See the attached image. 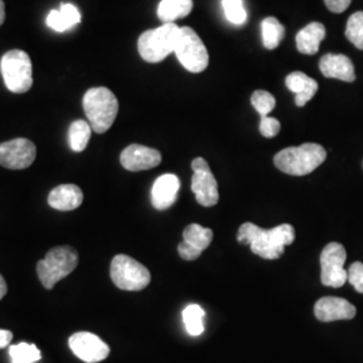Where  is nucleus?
I'll return each mask as SVG.
<instances>
[{"label": "nucleus", "instance_id": "nucleus-1", "mask_svg": "<svg viewBox=\"0 0 363 363\" xmlns=\"http://www.w3.org/2000/svg\"><path fill=\"white\" fill-rule=\"evenodd\" d=\"M237 240L244 245H249L252 252L261 259H277L283 256L286 245L295 241V228L289 223H283L267 230L247 222L241 225Z\"/></svg>", "mask_w": 363, "mask_h": 363}, {"label": "nucleus", "instance_id": "nucleus-2", "mask_svg": "<svg viewBox=\"0 0 363 363\" xmlns=\"http://www.w3.org/2000/svg\"><path fill=\"white\" fill-rule=\"evenodd\" d=\"M325 157L327 152L320 144L306 143L281 150L274 156L273 163L288 175L304 177L318 169Z\"/></svg>", "mask_w": 363, "mask_h": 363}, {"label": "nucleus", "instance_id": "nucleus-3", "mask_svg": "<svg viewBox=\"0 0 363 363\" xmlns=\"http://www.w3.org/2000/svg\"><path fill=\"white\" fill-rule=\"evenodd\" d=\"M84 111L91 130L96 133H104L116 120L118 101L108 88H91L84 96Z\"/></svg>", "mask_w": 363, "mask_h": 363}, {"label": "nucleus", "instance_id": "nucleus-4", "mask_svg": "<svg viewBox=\"0 0 363 363\" xmlns=\"http://www.w3.org/2000/svg\"><path fill=\"white\" fill-rule=\"evenodd\" d=\"M181 27L175 23H163V26L148 30L138 40L139 54L145 62H162L169 54L174 52L179 38Z\"/></svg>", "mask_w": 363, "mask_h": 363}, {"label": "nucleus", "instance_id": "nucleus-5", "mask_svg": "<svg viewBox=\"0 0 363 363\" xmlns=\"http://www.w3.org/2000/svg\"><path fill=\"white\" fill-rule=\"evenodd\" d=\"M77 264V252L73 247H54L37 265V272L42 286L46 289H52L58 281L65 279L66 276L76 269Z\"/></svg>", "mask_w": 363, "mask_h": 363}, {"label": "nucleus", "instance_id": "nucleus-6", "mask_svg": "<svg viewBox=\"0 0 363 363\" xmlns=\"http://www.w3.org/2000/svg\"><path fill=\"white\" fill-rule=\"evenodd\" d=\"M0 72L7 89L13 93H26L33 86V64L23 50L6 52L0 61Z\"/></svg>", "mask_w": 363, "mask_h": 363}, {"label": "nucleus", "instance_id": "nucleus-7", "mask_svg": "<svg viewBox=\"0 0 363 363\" xmlns=\"http://www.w3.org/2000/svg\"><path fill=\"white\" fill-rule=\"evenodd\" d=\"M111 279L123 291H142L151 283V273L127 255H117L111 264Z\"/></svg>", "mask_w": 363, "mask_h": 363}, {"label": "nucleus", "instance_id": "nucleus-8", "mask_svg": "<svg viewBox=\"0 0 363 363\" xmlns=\"http://www.w3.org/2000/svg\"><path fill=\"white\" fill-rule=\"evenodd\" d=\"M174 52L182 66L191 73H201L208 66V49L190 27H181Z\"/></svg>", "mask_w": 363, "mask_h": 363}, {"label": "nucleus", "instance_id": "nucleus-9", "mask_svg": "<svg viewBox=\"0 0 363 363\" xmlns=\"http://www.w3.org/2000/svg\"><path fill=\"white\" fill-rule=\"evenodd\" d=\"M347 253L339 242H330L325 245L320 255V281L325 286L340 288L347 281V271L345 262Z\"/></svg>", "mask_w": 363, "mask_h": 363}, {"label": "nucleus", "instance_id": "nucleus-10", "mask_svg": "<svg viewBox=\"0 0 363 363\" xmlns=\"http://www.w3.org/2000/svg\"><path fill=\"white\" fill-rule=\"evenodd\" d=\"M194 175L191 178V190L199 205L205 208L216 206L220 201L218 183L216 181L208 162L203 157H196L191 163Z\"/></svg>", "mask_w": 363, "mask_h": 363}, {"label": "nucleus", "instance_id": "nucleus-11", "mask_svg": "<svg viewBox=\"0 0 363 363\" xmlns=\"http://www.w3.org/2000/svg\"><path fill=\"white\" fill-rule=\"evenodd\" d=\"M37 156V147L28 139H13L0 144V164L6 169H25Z\"/></svg>", "mask_w": 363, "mask_h": 363}, {"label": "nucleus", "instance_id": "nucleus-12", "mask_svg": "<svg viewBox=\"0 0 363 363\" xmlns=\"http://www.w3.org/2000/svg\"><path fill=\"white\" fill-rule=\"evenodd\" d=\"M69 346L74 355L86 363L101 362L109 355V346L91 333H77L69 339Z\"/></svg>", "mask_w": 363, "mask_h": 363}, {"label": "nucleus", "instance_id": "nucleus-13", "mask_svg": "<svg viewBox=\"0 0 363 363\" xmlns=\"http://www.w3.org/2000/svg\"><path fill=\"white\" fill-rule=\"evenodd\" d=\"M213 241V230L203 228L198 223L189 225L183 232V241L178 247L182 259L186 261H194L198 259L203 250L208 249Z\"/></svg>", "mask_w": 363, "mask_h": 363}, {"label": "nucleus", "instance_id": "nucleus-14", "mask_svg": "<svg viewBox=\"0 0 363 363\" xmlns=\"http://www.w3.org/2000/svg\"><path fill=\"white\" fill-rule=\"evenodd\" d=\"M120 162L124 169L136 172L155 169L162 162V155L154 148L139 144H130L121 152Z\"/></svg>", "mask_w": 363, "mask_h": 363}, {"label": "nucleus", "instance_id": "nucleus-15", "mask_svg": "<svg viewBox=\"0 0 363 363\" xmlns=\"http://www.w3.org/2000/svg\"><path fill=\"white\" fill-rule=\"evenodd\" d=\"M357 315V308L346 298H319L315 304V316L320 322H335V320H350Z\"/></svg>", "mask_w": 363, "mask_h": 363}, {"label": "nucleus", "instance_id": "nucleus-16", "mask_svg": "<svg viewBox=\"0 0 363 363\" xmlns=\"http://www.w3.org/2000/svg\"><path fill=\"white\" fill-rule=\"evenodd\" d=\"M181 189L179 178L174 174H164L156 179L151 190V202L156 210L171 208Z\"/></svg>", "mask_w": 363, "mask_h": 363}, {"label": "nucleus", "instance_id": "nucleus-17", "mask_svg": "<svg viewBox=\"0 0 363 363\" xmlns=\"http://www.w3.org/2000/svg\"><path fill=\"white\" fill-rule=\"evenodd\" d=\"M319 69L327 78H335L346 82L355 81V69L350 58L343 54H325L320 58Z\"/></svg>", "mask_w": 363, "mask_h": 363}, {"label": "nucleus", "instance_id": "nucleus-18", "mask_svg": "<svg viewBox=\"0 0 363 363\" xmlns=\"http://www.w3.org/2000/svg\"><path fill=\"white\" fill-rule=\"evenodd\" d=\"M49 205L60 211H70L79 208L84 194L76 184H61L52 189L49 194Z\"/></svg>", "mask_w": 363, "mask_h": 363}, {"label": "nucleus", "instance_id": "nucleus-19", "mask_svg": "<svg viewBox=\"0 0 363 363\" xmlns=\"http://www.w3.org/2000/svg\"><path fill=\"white\" fill-rule=\"evenodd\" d=\"M286 88L296 94L295 103L304 106L318 91V82L303 72H294L286 78Z\"/></svg>", "mask_w": 363, "mask_h": 363}, {"label": "nucleus", "instance_id": "nucleus-20", "mask_svg": "<svg viewBox=\"0 0 363 363\" xmlns=\"http://www.w3.org/2000/svg\"><path fill=\"white\" fill-rule=\"evenodd\" d=\"M325 38V27L319 22H312L300 30L296 35V46L298 52L307 55H313L319 52V46Z\"/></svg>", "mask_w": 363, "mask_h": 363}, {"label": "nucleus", "instance_id": "nucleus-21", "mask_svg": "<svg viewBox=\"0 0 363 363\" xmlns=\"http://www.w3.org/2000/svg\"><path fill=\"white\" fill-rule=\"evenodd\" d=\"M79 22L81 13L76 6L69 3L61 4L60 10H52L46 18L48 26L58 33H64L66 30L78 25Z\"/></svg>", "mask_w": 363, "mask_h": 363}, {"label": "nucleus", "instance_id": "nucleus-22", "mask_svg": "<svg viewBox=\"0 0 363 363\" xmlns=\"http://www.w3.org/2000/svg\"><path fill=\"white\" fill-rule=\"evenodd\" d=\"M193 10V0H162L157 16L163 23H175L177 19L187 16Z\"/></svg>", "mask_w": 363, "mask_h": 363}, {"label": "nucleus", "instance_id": "nucleus-23", "mask_svg": "<svg viewBox=\"0 0 363 363\" xmlns=\"http://www.w3.org/2000/svg\"><path fill=\"white\" fill-rule=\"evenodd\" d=\"M261 33L265 49L274 50L284 38V26L276 18L269 16L261 22Z\"/></svg>", "mask_w": 363, "mask_h": 363}, {"label": "nucleus", "instance_id": "nucleus-24", "mask_svg": "<svg viewBox=\"0 0 363 363\" xmlns=\"http://www.w3.org/2000/svg\"><path fill=\"white\" fill-rule=\"evenodd\" d=\"M91 124L84 120H77L72 123L69 128V143L74 152H82L91 140Z\"/></svg>", "mask_w": 363, "mask_h": 363}, {"label": "nucleus", "instance_id": "nucleus-25", "mask_svg": "<svg viewBox=\"0 0 363 363\" xmlns=\"http://www.w3.org/2000/svg\"><path fill=\"white\" fill-rule=\"evenodd\" d=\"M203 319H205V311L198 304L187 306L183 310L184 327L191 337H198L203 333V330H205Z\"/></svg>", "mask_w": 363, "mask_h": 363}, {"label": "nucleus", "instance_id": "nucleus-26", "mask_svg": "<svg viewBox=\"0 0 363 363\" xmlns=\"http://www.w3.org/2000/svg\"><path fill=\"white\" fill-rule=\"evenodd\" d=\"M9 354L13 363H35L42 357L37 346L28 343H19L16 346H11Z\"/></svg>", "mask_w": 363, "mask_h": 363}, {"label": "nucleus", "instance_id": "nucleus-27", "mask_svg": "<svg viewBox=\"0 0 363 363\" xmlns=\"http://www.w3.org/2000/svg\"><path fill=\"white\" fill-rule=\"evenodd\" d=\"M346 38L350 40L351 43L359 49L363 50V13H352L347 22L346 26Z\"/></svg>", "mask_w": 363, "mask_h": 363}, {"label": "nucleus", "instance_id": "nucleus-28", "mask_svg": "<svg viewBox=\"0 0 363 363\" xmlns=\"http://www.w3.org/2000/svg\"><path fill=\"white\" fill-rule=\"evenodd\" d=\"M222 7L226 15V19L230 23L241 26L247 22V10L244 7L242 0H222Z\"/></svg>", "mask_w": 363, "mask_h": 363}, {"label": "nucleus", "instance_id": "nucleus-29", "mask_svg": "<svg viewBox=\"0 0 363 363\" xmlns=\"http://www.w3.org/2000/svg\"><path fill=\"white\" fill-rule=\"evenodd\" d=\"M252 105L259 116H268L276 106V100L269 91H256L252 94Z\"/></svg>", "mask_w": 363, "mask_h": 363}, {"label": "nucleus", "instance_id": "nucleus-30", "mask_svg": "<svg viewBox=\"0 0 363 363\" xmlns=\"http://www.w3.org/2000/svg\"><path fill=\"white\" fill-rule=\"evenodd\" d=\"M347 281L351 286H354V289L359 294H363V264L357 261L352 262L347 271Z\"/></svg>", "mask_w": 363, "mask_h": 363}, {"label": "nucleus", "instance_id": "nucleus-31", "mask_svg": "<svg viewBox=\"0 0 363 363\" xmlns=\"http://www.w3.org/2000/svg\"><path fill=\"white\" fill-rule=\"evenodd\" d=\"M281 130V124L279 123L277 118L271 116L261 117L259 121V132L264 138H274L279 132Z\"/></svg>", "mask_w": 363, "mask_h": 363}, {"label": "nucleus", "instance_id": "nucleus-32", "mask_svg": "<svg viewBox=\"0 0 363 363\" xmlns=\"http://www.w3.org/2000/svg\"><path fill=\"white\" fill-rule=\"evenodd\" d=\"M325 3L331 13H340L349 9L351 0H325Z\"/></svg>", "mask_w": 363, "mask_h": 363}, {"label": "nucleus", "instance_id": "nucleus-33", "mask_svg": "<svg viewBox=\"0 0 363 363\" xmlns=\"http://www.w3.org/2000/svg\"><path fill=\"white\" fill-rule=\"evenodd\" d=\"M13 340V333L9 330H0V349H4Z\"/></svg>", "mask_w": 363, "mask_h": 363}, {"label": "nucleus", "instance_id": "nucleus-34", "mask_svg": "<svg viewBox=\"0 0 363 363\" xmlns=\"http://www.w3.org/2000/svg\"><path fill=\"white\" fill-rule=\"evenodd\" d=\"M6 294H7V284L3 279V276L0 274V300L6 296Z\"/></svg>", "mask_w": 363, "mask_h": 363}, {"label": "nucleus", "instance_id": "nucleus-35", "mask_svg": "<svg viewBox=\"0 0 363 363\" xmlns=\"http://www.w3.org/2000/svg\"><path fill=\"white\" fill-rule=\"evenodd\" d=\"M4 19H6V10H4V1H3V0H0V26L3 25Z\"/></svg>", "mask_w": 363, "mask_h": 363}]
</instances>
